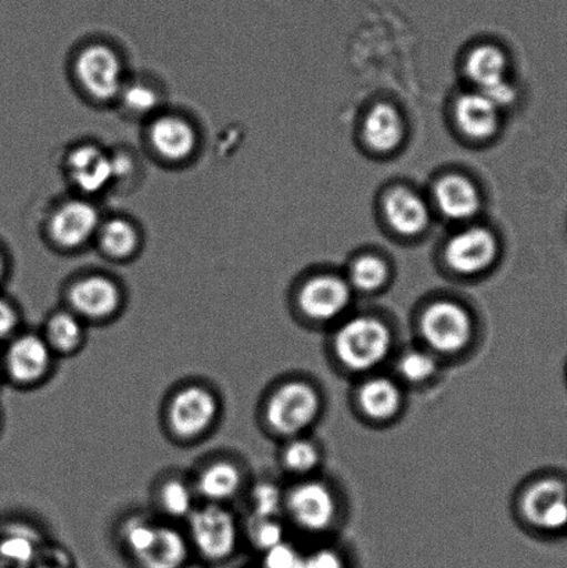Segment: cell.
<instances>
[{
	"mask_svg": "<svg viewBox=\"0 0 567 568\" xmlns=\"http://www.w3.org/2000/svg\"><path fill=\"white\" fill-rule=\"evenodd\" d=\"M252 539L255 547L266 552L276 545L285 542V530L275 519H255Z\"/></svg>",
	"mask_w": 567,
	"mask_h": 568,
	"instance_id": "d6a6232c",
	"label": "cell"
},
{
	"mask_svg": "<svg viewBox=\"0 0 567 568\" xmlns=\"http://www.w3.org/2000/svg\"><path fill=\"white\" fill-rule=\"evenodd\" d=\"M363 133L371 149L379 153L393 152L404 139L403 116L392 104H376L365 116Z\"/></svg>",
	"mask_w": 567,
	"mask_h": 568,
	"instance_id": "ffe728a7",
	"label": "cell"
},
{
	"mask_svg": "<svg viewBox=\"0 0 567 568\" xmlns=\"http://www.w3.org/2000/svg\"><path fill=\"white\" fill-rule=\"evenodd\" d=\"M120 103L128 113L138 116L153 115L161 104V94L152 83L141 80L126 81L122 89Z\"/></svg>",
	"mask_w": 567,
	"mask_h": 568,
	"instance_id": "f1b7e54d",
	"label": "cell"
},
{
	"mask_svg": "<svg viewBox=\"0 0 567 568\" xmlns=\"http://www.w3.org/2000/svg\"><path fill=\"white\" fill-rule=\"evenodd\" d=\"M188 555V542L181 532L158 526L152 544L135 560L142 568H183Z\"/></svg>",
	"mask_w": 567,
	"mask_h": 568,
	"instance_id": "7402d4cb",
	"label": "cell"
},
{
	"mask_svg": "<svg viewBox=\"0 0 567 568\" xmlns=\"http://www.w3.org/2000/svg\"><path fill=\"white\" fill-rule=\"evenodd\" d=\"M69 301L78 316L103 320L121 305V292L108 276L92 275L72 284Z\"/></svg>",
	"mask_w": 567,
	"mask_h": 568,
	"instance_id": "2e32d148",
	"label": "cell"
},
{
	"mask_svg": "<svg viewBox=\"0 0 567 568\" xmlns=\"http://www.w3.org/2000/svg\"><path fill=\"white\" fill-rule=\"evenodd\" d=\"M499 110L485 93L472 91L460 94L455 103V121L470 139H488L497 132Z\"/></svg>",
	"mask_w": 567,
	"mask_h": 568,
	"instance_id": "d6986e66",
	"label": "cell"
},
{
	"mask_svg": "<svg viewBox=\"0 0 567 568\" xmlns=\"http://www.w3.org/2000/svg\"><path fill=\"white\" fill-rule=\"evenodd\" d=\"M0 568H28L20 564H17L13 559H10L9 556L0 552Z\"/></svg>",
	"mask_w": 567,
	"mask_h": 568,
	"instance_id": "74e56055",
	"label": "cell"
},
{
	"mask_svg": "<svg viewBox=\"0 0 567 568\" xmlns=\"http://www.w3.org/2000/svg\"><path fill=\"white\" fill-rule=\"evenodd\" d=\"M433 199L443 216L455 222L475 219L482 207L479 189L469 178L459 174L441 178L433 189Z\"/></svg>",
	"mask_w": 567,
	"mask_h": 568,
	"instance_id": "e0dca14e",
	"label": "cell"
},
{
	"mask_svg": "<svg viewBox=\"0 0 567 568\" xmlns=\"http://www.w3.org/2000/svg\"><path fill=\"white\" fill-rule=\"evenodd\" d=\"M83 338V326L77 314L59 312L48 323V343L50 348L60 353H71L80 347Z\"/></svg>",
	"mask_w": 567,
	"mask_h": 568,
	"instance_id": "83f0119b",
	"label": "cell"
},
{
	"mask_svg": "<svg viewBox=\"0 0 567 568\" xmlns=\"http://www.w3.org/2000/svg\"><path fill=\"white\" fill-rule=\"evenodd\" d=\"M75 77L88 97L97 102L119 100L128 81L119 53L103 43L81 50L75 60Z\"/></svg>",
	"mask_w": 567,
	"mask_h": 568,
	"instance_id": "8992f818",
	"label": "cell"
},
{
	"mask_svg": "<svg viewBox=\"0 0 567 568\" xmlns=\"http://www.w3.org/2000/svg\"><path fill=\"white\" fill-rule=\"evenodd\" d=\"M385 214L392 230L403 236L419 235L431 222L429 205L408 187H396L387 194Z\"/></svg>",
	"mask_w": 567,
	"mask_h": 568,
	"instance_id": "ac0fdd59",
	"label": "cell"
},
{
	"mask_svg": "<svg viewBox=\"0 0 567 568\" xmlns=\"http://www.w3.org/2000/svg\"><path fill=\"white\" fill-rule=\"evenodd\" d=\"M404 404L402 384L386 375L372 373L361 382L357 389V406L361 414L379 425L397 419Z\"/></svg>",
	"mask_w": 567,
	"mask_h": 568,
	"instance_id": "4fadbf2b",
	"label": "cell"
},
{
	"mask_svg": "<svg viewBox=\"0 0 567 568\" xmlns=\"http://www.w3.org/2000/svg\"><path fill=\"white\" fill-rule=\"evenodd\" d=\"M2 371H3V361L0 359V376H2Z\"/></svg>",
	"mask_w": 567,
	"mask_h": 568,
	"instance_id": "ab89813d",
	"label": "cell"
},
{
	"mask_svg": "<svg viewBox=\"0 0 567 568\" xmlns=\"http://www.w3.org/2000/svg\"><path fill=\"white\" fill-rule=\"evenodd\" d=\"M32 568H70V566L67 565L64 554L55 552V550H53V552L44 555V558L41 554H38Z\"/></svg>",
	"mask_w": 567,
	"mask_h": 568,
	"instance_id": "8d00e7d4",
	"label": "cell"
},
{
	"mask_svg": "<svg viewBox=\"0 0 567 568\" xmlns=\"http://www.w3.org/2000/svg\"><path fill=\"white\" fill-rule=\"evenodd\" d=\"M498 242L487 227L472 226L449 239L444 258L448 268L460 276H476L496 263Z\"/></svg>",
	"mask_w": 567,
	"mask_h": 568,
	"instance_id": "ba28073f",
	"label": "cell"
},
{
	"mask_svg": "<svg viewBox=\"0 0 567 568\" xmlns=\"http://www.w3.org/2000/svg\"><path fill=\"white\" fill-rule=\"evenodd\" d=\"M155 531H158V526L146 520L132 519L126 521L124 530H122V541H124L125 548L130 550L133 559L139 558L149 548Z\"/></svg>",
	"mask_w": 567,
	"mask_h": 568,
	"instance_id": "4dcf8cb0",
	"label": "cell"
},
{
	"mask_svg": "<svg viewBox=\"0 0 567 568\" xmlns=\"http://www.w3.org/2000/svg\"><path fill=\"white\" fill-rule=\"evenodd\" d=\"M304 568H344L341 555L330 549H322L310 556H305Z\"/></svg>",
	"mask_w": 567,
	"mask_h": 568,
	"instance_id": "d590c367",
	"label": "cell"
},
{
	"mask_svg": "<svg viewBox=\"0 0 567 568\" xmlns=\"http://www.w3.org/2000/svg\"><path fill=\"white\" fill-rule=\"evenodd\" d=\"M52 365V348L47 339L26 334L14 339L6 353L3 367L14 382L30 384L41 381Z\"/></svg>",
	"mask_w": 567,
	"mask_h": 568,
	"instance_id": "5bb4252c",
	"label": "cell"
},
{
	"mask_svg": "<svg viewBox=\"0 0 567 568\" xmlns=\"http://www.w3.org/2000/svg\"><path fill=\"white\" fill-rule=\"evenodd\" d=\"M391 326L374 315L350 316L338 323L333 334V354L344 369L355 375L376 373L392 355Z\"/></svg>",
	"mask_w": 567,
	"mask_h": 568,
	"instance_id": "6da1fadb",
	"label": "cell"
},
{
	"mask_svg": "<svg viewBox=\"0 0 567 568\" xmlns=\"http://www.w3.org/2000/svg\"><path fill=\"white\" fill-rule=\"evenodd\" d=\"M149 141L161 159L178 163L194 153L198 133L185 119L175 114H159L149 126Z\"/></svg>",
	"mask_w": 567,
	"mask_h": 568,
	"instance_id": "9a60e30c",
	"label": "cell"
},
{
	"mask_svg": "<svg viewBox=\"0 0 567 568\" xmlns=\"http://www.w3.org/2000/svg\"><path fill=\"white\" fill-rule=\"evenodd\" d=\"M191 532L194 547L210 560H222L233 554L237 544V528L233 516L219 505H209L193 511Z\"/></svg>",
	"mask_w": 567,
	"mask_h": 568,
	"instance_id": "9c48e42d",
	"label": "cell"
},
{
	"mask_svg": "<svg viewBox=\"0 0 567 568\" xmlns=\"http://www.w3.org/2000/svg\"><path fill=\"white\" fill-rule=\"evenodd\" d=\"M65 171L83 196H97L115 183L113 154L93 143L72 149L67 155Z\"/></svg>",
	"mask_w": 567,
	"mask_h": 568,
	"instance_id": "8fae6325",
	"label": "cell"
},
{
	"mask_svg": "<svg viewBox=\"0 0 567 568\" xmlns=\"http://www.w3.org/2000/svg\"><path fill=\"white\" fill-rule=\"evenodd\" d=\"M6 270H8V265H6L4 254L2 250H0V284L4 281Z\"/></svg>",
	"mask_w": 567,
	"mask_h": 568,
	"instance_id": "f35d334b",
	"label": "cell"
},
{
	"mask_svg": "<svg viewBox=\"0 0 567 568\" xmlns=\"http://www.w3.org/2000/svg\"><path fill=\"white\" fill-rule=\"evenodd\" d=\"M161 505L172 517H183L192 514L193 498L191 489L180 480L164 484L160 493Z\"/></svg>",
	"mask_w": 567,
	"mask_h": 568,
	"instance_id": "f546056e",
	"label": "cell"
},
{
	"mask_svg": "<svg viewBox=\"0 0 567 568\" xmlns=\"http://www.w3.org/2000/svg\"><path fill=\"white\" fill-rule=\"evenodd\" d=\"M19 325V315L10 301L0 297V342L9 338Z\"/></svg>",
	"mask_w": 567,
	"mask_h": 568,
	"instance_id": "e575fe53",
	"label": "cell"
},
{
	"mask_svg": "<svg viewBox=\"0 0 567 568\" xmlns=\"http://www.w3.org/2000/svg\"><path fill=\"white\" fill-rule=\"evenodd\" d=\"M97 239L105 255L114 260H126L138 252L141 237L132 222L113 219L102 222Z\"/></svg>",
	"mask_w": 567,
	"mask_h": 568,
	"instance_id": "603a6c76",
	"label": "cell"
},
{
	"mask_svg": "<svg viewBox=\"0 0 567 568\" xmlns=\"http://www.w3.org/2000/svg\"><path fill=\"white\" fill-rule=\"evenodd\" d=\"M304 561L305 556L285 541L266 550L264 566L265 568H304Z\"/></svg>",
	"mask_w": 567,
	"mask_h": 568,
	"instance_id": "836d02e7",
	"label": "cell"
},
{
	"mask_svg": "<svg viewBox=\"0 0 567 568\" xmlns=\"http://www.w3.org/2000/svg\"><path fill=\"white\" fill-rule=\"evenodd\" d=\"M391 268L385 260L374 254L361 255L350 268L348 283L354 292L372 294L386 286Z\"/></svg>",
	"mask_w": 567,
	"mask_h": 568,
	"instance_id": "d4e9b609",
	"label": "cell"
},
{
	"mask_svg": "<svg viewBox=\"0 0 567 568\" xmlns=\"http://www.w3.org/2000/svg\"><path fill=\"white\" fill-rule=\"evenodd\" d=\"M322 460V453L313 439L303 436L291 438L283 449V466L300 478L314 477Z\"/></svg>",
	"mask_w": 567,
	"mask_h": 568,
	"instance_id": "484cf974",
	"label": "cell"
},
{
	"mask_svg": "<svg viewBox=\"0 0 567 568\" xmlns=\"http://www.w3.org/2000/svg\"><path fill=\"white\" fill-rule=\"evenodd\" d=\"M519 511L527 526L557 536L567 531V480L546 475L527 484L519 499Z\"/></svg>",
	"mask_w": 567,
	"mask_h": 568,
	"instance_id": "277c9868",
	"label": "cell"
},
{
	"mask_svg": "<svg viewBox=\"0 0 567 568\" xmlns=\"http://www.w3.org/2000/svg\"><path fill=\"white\" fill-rule=\"evenodd\" d=\"M322 395L313 384L304 381L283 383L271 394L265 419L272 432L285 438L304 436L315 426L322 414Z\"/></svg>",
	"mask_w": 567,
	"mask_h": 568,
	"instance_id": "3957f363",
	"label": "cell"
},
{
	"mask_svg": "<svg viewBox=\"0 0 567 568\" xmlns=\"http://www.w3.org/2000/svg\"><path fill=\"white\" fill-rule=\"evenodd\" d=\"M219 404L207 388L192 386L181 389L172 399L169 419L178 436L192 438L213 425Z\"/></svg>",
	"mask_w": 567,
	"mask_h": 568,
	"instance_id": "7c38bea8",
	"label": "cell"
},
{
	"mask_svg": "<svg viewBox=\"0 0 567 568\" xmlns=\"http://www.w3.org/2000/svg\"><path fill=\"white\" fill-rule=\"evenodd\" d=\"M441 371L438 356L426 348H411L404 351L397 361L399 381L405 383L424 384L433 381Z\"/></svg>",
	"mask_w": 567,
	"mask_h": 568,
	"instance_id": "4316f807",
	"label": "cell"
},
{
	"mask_svg": "<svg viewBox=\"0 0 567 568\" xmlns=\"http://www.w3.org/2000/svg\"><path fill=\"white\" fill-rule=\"evenodd\" d=\"M183 568H203V567H200V566H189V567H183Z\"/></svg>",
	"mask_w": 567,
	"mask_h": 568,
	"instance_id": "60d3db41",
	"label": "cell"
},
{
	"mask_svg": "<svg viewBox=\"0 0 567 568\" xmlns=\"http://www.w3.org/2000/svg\"><path fill=\"white\" fill-rule=\"evenodd\" d=\"M252 503L255 519H275L277 511L285 505V497L280 488L264 483L254 488Z\"/></svg>",
	"mask_w": 567,
	"mask_h": 568,
	"instance_id": "1f68e13d",
	"label": "cell"
},
{
	"mask_svg": "<svg viewBox=\"0 0 567 568\" xmlns=\"http://www.w3.org/2000/svg\"><path fill=\"white\" fill-rule=\"evenodd\" d=\"M354 290L342 276L325 274L310 277L300 288L297 304L313 323L327 325L343 320L353 303Z\"/></svg>",
	"mask_w": 567,
	"mask_h": 568,
	"instance_id": "52a82bcc",
	"label": "cell"
},
{
	"mask_svg": "<svg viewBox=\"0 0 567 568\" xmlns=\"http://www.w3.org/2000/svg\"><path fill=\"white\" fill-rule=\"evenodd\" d=\"M241 484V470L230 462H219L209 466L199 477V491L211 503H221L236 495Z\"/></svg>",
	"mask_w": 567,
	"mask_h": 568,
	"instance_id": "cb8c5ba5",
	"label": "cell"
},
{
	"mask_svg": "<svg viewBox=\"0 0 567 568\" xmlns=\"http://www.w3.org/2000/svg\"><path fill=\"white\" fill-rule=\"evenodd\" d=\"M97 205L88 199H72L60 204L49 221L52 241L63 248H80L97 239L102 225Z\"/></svg>",
	"mask_w": 567,
	"mask_h": 568,
	"instance_id": "30bf717a",
	"label": "cell"
},
{
	"mask_svg": "<svg viewBox=\"0 0 567 568\" xmlns=\"http://www.w3.org/2000/svg\"><path fill=\"white\" fill-rule=\"evenodd\" d=\"M283 506L294 525L311 536L331 531L338 516L335 491L315 477L302 478L294 484L285 495Z\"/></svg>",
	"mask_w": 567,
	"mask_h": 568,
	"instance_id": "5b68a950",
	"label": "cell"
},
{
	"mask_svg": "<svg viewBox=\"0 0 567 568\" xmlns=\"http://www.w3.org/2000/svg\"><path fill=\"white\" fill-rule=\"evenodd\" d=\"M465 71L476 91L486 92L508 80L507 55L494 44H482L469 53Z\"/></svg>",
	"mask_w": 567,
	"mask_h": 568,
	"instance_id": "44dd1931",
	"label": "cell"
},
{
	"mask_svg": "<svg viewBox=\"0 0 567 568\" xmlns=\"http://www.w3.org/2000/svg\"><path fill=\"white\" fill-rule=\"evenodd\" d=\"M418 328L425 348L437 356L463 354L475 337L474 316L454 300H436L426 305Z\"/></svg>",
	"mask_w": 567,
	"mask_h": 568,
	"instance_id": "7a4b0ae2",
	"label": "cell"
}]
</instances>
